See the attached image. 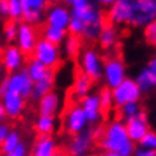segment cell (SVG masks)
Instances as JSON below:
<instances>
[{"mask_svg":"<svg viewBox=\"0 0 156 156\" xmlns=\"http://www.w3.org/2000/svg\"><path fill=\"white\" fill-rule=\"evenodd\" d=\"M77 17L82 21V32H81L80 37L81 40H85L87 42L97 41L101 30L107 24L106 15H105L102 8L97 5L94 2H91V4Z\"/></svg>","mask_w":156,"mask_h":156,"instance_id":"1","label":"cell"},{"mask_svg":"<svg viewBox=\"0 0 156 156\" xmlns=\"http://www.w3.org/2000/svg\"><path fill=\"white\" fill-rule=\"evenodd\" d=\"M130 142L126 124L123 120L115 119L103 126V132L98 139V147L102 151L119 152L123 146Z\"/></svg>","mask_w":156,"mask_h":156,"instance_id":"2","label":"cell"},{"mask_svg":"<svg viewBox=\"0 0 156 156\" xmlns=\"http://www.w3.org/2000/svg\"><path fill=\"white\" fill-rule=\"evenodd\" d=\"M156 20V0H134L130 7L127 24L132 28H146Z\"/></svg>","mask_w":156,"mask_h":156,"instance_id":"3","label":"cell"},{"mask_svg":"<svg viewBox=\"0 0 156 156\" xmlns=\"http://www.w3.org/2000/svg\"><path fill=\"white\" fill-rule=\"evenodd\" d=\"M32 89H33V81L29 78L25 68H23L15 73H9L0 82V97L5 91H13L20 94L23 98L28 99L30 98V94H32Z\"/></svg>","mask_w":156,"mask_h":156,"instance_id":"4","label":"cell"},{"mask_svg":"<svg viewBox=\"0 0 156 156\" xmlns=\"http://www.w3.org/2000/svg\"><path fill=\"white\" fill-rule=\"evenodd\" d=\"M32 57L34 60L40 61L42 65H45L48 69L54 70L61 65L62 61V52L60 49V45L52 44V42L38 38L36 42V46L33 49Z\"/></svg>","mask_w":156,"mask_h":156,"instance_id":"5","label":"cell"},{"mask_svg":"<svg viewBox=\"0 0 156 156\" xmlns=\"http://www.w3.org/2000/svg\"><path fill=\"white\" fill-rule=\"evenodd\" d=\"M80 69L93 82L102 80L103 58L94 48H86L80 53Z\"/></svg>","mask_w":156,"mask_h":156,"instance_id":"6","label":"cell"},{"mask_svg":"<svg viewBox=\"0 0 156 156\" xmlns=\"http://www.w3.org/2000/svg\"><path fill=\"white\" fill-rule=\"evenodd\" d=\"M62 127L66 134L76 135L78 132L83 131L89 127L87 119L85 116V112L78 103H70L62 115Z\"/></svg>","mask_w":156,"mask_h":156,"instance_id":"7","label":"cell"},{"mask_svg":"<svg viewBox=\"0 0 156 156\" xmlns=\"http://www.w3.org/2000/svg\"><path fill=\"white\" fill-rule=\"evenodd\" d=\"M126 77V65L123 60L118 56H112L103 61L102 80L105 86L108 89H114L122 82Z\"/></svg>","mask_w":156,"mask_h":156,"instance_id":"8","label":"cell"},{"mask_svg":"<svg viewBox=\"0 0 156 156\" xmlns=\"http://www.w3.org/2000/svg\"><path fill=\"white\" fill-rule=\"evenodd\" d=\"M111 93L114 106L118 108L128 102H139L143 94L139 86L136 85L135 80H132V78H124L118 86L111 89Z\"/></svg>","mask_w":156,"mask_h":156,"instance_id":"9","label":"cell"},{"mask_svg":"<svg viewBox=\"0 0 156 156\" xmlns=\"http://www.w3.org/2000/svg\"><path fill=\"white\" fill-rule=\"evenodd\" d=\"M20 4L23 9L21 21L34 27L42 25L49 0H20Z\"/></svg>","mask_w":156,"mask_h":156,"instance_id":"10","label":"cell"},{"mask_svg":"<svg viewBox=\"0 0 156 156\" xmlns=\"http://www.w3.org/2000/svg\"><path fill=\"white\" fill-rule=\"evenodd\" d=\"M38 40V32L37 27L30 25L28 23L20 21L19 23L17 36H16V46L21 50L27 58L32 57L33 49L36 46V42Z\"/></svg>","mask_w":156,"mask_h":156,"instance_id":"11","label":"cell"},{"mask_svg":"<svg viewBox=\"0 0 156 156\" xmlns=\"http://www.w3.org/2000/svg\"><path fill=\"white\" fill-rule=\"evenodd\" d=\"M95 143L93 126H89L83 131L73 135L68 143V152L70 156H80L83 154H89Z\"/></svg>","mask_w":156,"mask_h":156,"instance_id":"12","label":"cell"},{"mask_svg":"<svg viewBox=\"0 0 156 156\" xmlns=\"http://www.w3.org/2000/svg\"><path fill=\"white\" fill-rule=\"evenodd\" d=\"M27 57L16 45L7 44L0 50V65L5 69L7 73H15L24 68Z\"/></svg>","mask_w":156,"mask_h":156,"instance_id":"13","label":"cell"},{"mask_svg":"<svg viewBox=\"0 0 156 156\" xmlns=\"http://www.w3.org/2000/svg\"><path fill=\"white\" fill-rule=\"evenodd\" d=\"M72 19L70 9L64 4H49L45 11V24L58 29H68L69 21Z\"/></svg>","mask_w":156,"mask_h":156,"instance_id":"14","label":"cell"},{"mask_svg":"<svg viewBox=\"0 0 156 156\" xmlns=\"http://www.w3.org/2000/svg\"><path fill=\"white\" fill-rule=\"evenodd\" d=\"M124 124H126L128 138L135 144L139 143V140L150 131L148 116H147V112L144 111L143 108L140 110L139 114H136L135 116H132V118H128L124 120Z\"/></svg>","mask_w":156,"mask_h":156,"instance_id":"15","label":"cell"},{"mask_svg":"<svg viewBox=\"0 0 156 156\" xmlns=\"http://www.w3.org/2000/svg\"><path fill=\"white\" fill-rule=\"evenodd\" d=\"M80 105L82 107V110L85 112V116L87 119V123L91 126L99 124L103 116V111L101 108V102H99V97L97 93H89L87 95H85L82 99L80 101Z\"/></svg>","mask_w":156,"mask_h":156,"instance_id":"16","label":"cell"},{"mask_svg":"<svg viewBox=\"0 0 156 156\" xmlns=\"http://www.w3.org/2000/svg\"><path fill=\"white\" fill-rule=\"evenodd\" d=\"M0 102L4 106L5 114L11 119L20 118L21 114L25 110L27 99L23 98L20 94L13 91H5L4 94L0 97Z\"/></svg>","mask_w":156,"mask_h":156,"instance_id":"17","label":"cell"},{"mask_svg":"<svg viewBox=\"0 0 156 156\" xmlns=\"http://www.w3.org/2000/svg\"><path fill=\"white\" fill-rule=\"evenodd\" d=\"M134 0H116L114 4L108 7L106 13V20L111 25H124L127 24L128 13H130V7Z\"/></svg>","mask_w":156,"mask_h":156,"instance_id":"18","label":"cell"},{"mask_svg":"<svg viewBox=\"0 0 156 156\" xmlns=\"http://www.w3.org/2000/svg\"><path fill=\"white\" fill-rule=\"evenodd\" d=\"M61 108V97L56 91H49L37 101L38 115L56 116Z\"/></svg>","mask_w":156,"mask_h":156,"instance_id":"19","label":"cell"},{"mask_svg":"<svg viewBox=\"0 0 156 156\" xmlns=\"http://www.w3.org/2000/svg\"><path fill=\"white\" fill-rule=\"evenodd\" d=\"M54 82H56V74H54V70H49L41 80L33 82V89H32V94H30V99L34 101V102H37L41 97L48 94L49 91H53Z\"/></svg>","mask_w":156,"mask_h":156,"instance_id":"20","label":"cell"},{"mask_svg":"<svg viewBox=\"0 0 156 156\" xmlns=\"http://www.w3.org/2000/svg\"><path fill=\"white\" fill-rule=\"evenodd\" d=\"M57 140L52 135H38L30 156H50L57 151Z\"/></svg>","mask_w":156,"mask_h":156,"instance_id":"21","label":"cell"},{"mask_svg":"<svg viewBox=\"0 0 156 156\" xmlns=\"http://www.w3.org/2000/svg\"><path fill=\"white\" fill-rule=\"evenodd\" d=\"M93 87V81L89 78L86 74H83L82 72H78L74 77L73 81V86H72V97L74 99L81 101L85 95H87L91 91Z\"/></svg>","mask_w":156,"mask_h":156,"instance_id":"22","label":"cell"},{"mask_svg":"<svg viewBox=\"0 0 156 156\" xmlns=\"http://www.w3.org/2000/svg\"><path fill=\"white\" fill-rule=\"evenodd\" d=\"M99 46L105 50H108V49H112L118 45L119 42V30L115 25H111V24H106L101 30L98 38Z\"/></svg>","mask_w":156,"mask_h":156,"instance_id":"23","label":"cell"},{"mask_svg":"<svg viewBox=\"0 0 156 156\" xmlns=\"http://www.w3.org/2000/svg\"><path fill=\"white\" fill-rule=\"evenodd\" d=\"M135 82L142 93H151L156 90V72L150 66H144L135 78Z\"/></svg>","mask_w":156,"mask_h":156,"instance_id":"24","label":"cell"},{"mask_svg":"<svg viewBox=\"0 0 156 156\" xmlns=\"http://www.w3.org/2000/svg\"><path fill=\"white\" fill-rule=\"evenodd\" d=\"M62 45H64V53L68 58H76L77 56H80L82 50V40L80 36H74V34L68 33Z\"/></svg>","mask_w":156,"mask_h":156,"instance_id":"25","label":"cell"},{"mask_svg":"<svg viewBox=\"0 0 156 156\" xmlns=\"http://www.w3.org/2000/svg\"><path fill=\"white\" fill-rule=\"evenodd\" d=\"M57 127L56 116H44L38 115L34 122V130L38 135H52Z\"/></svg>","mask_w":156,"mask_h":156,"instance_id":"26","label":"cell"},{"mask_svg":"<svg viewBox=\"0 0 156 156\" xmlns=\"http://www.w3.org/2000/svg\"><path fill=\"white\" fill-rule=\"evenodd\" d=\"M41 36H42L44 40L52 42V44L62 45L65 37L68 36V30L58 29V28H54V27H50V25L45 24L41 28Z\"/></svg>","mask_w":156,"mask_h":156,"instance_id":"27","label":"cell"},{"mask_svg":"<svg viewBox=\"0 0 156 156\" xmlns=\"http://www.w3.org/2000/svg\"><path fill=\"white\" fill-rule=\"evenodd\" d=\"M25 70H27V73H28L30 80H32L33 82H36V81L41 80V78L44 77L50 69H48L45 65H42L40 61L34 60V58L32 57V58H29V60L27 61Z\"/></svg>","mask_w":156,"mask_h":156,"instance_id":"28","label":"cell"},{"mask_svg":"<svg viewBox=\"0 0 156 156\" xmlns=\"http://www.w3.org/2000/svg\"><path fill=\"white\" fill-rule=\"evenodd\" d=\"M21 142V135L17 130H11L8 136L4 139V142L0 144V152L3 155H8L9 152H12L15 148L19 146V143Z\"/></svg>","mask_w":156,"mask_h":156,"instance_id":"29","label":"cell"},{"mask_svg":"<svg viewBox=\"0 0 156 156\" xmlns=\"http://www.w3.org/2000/svg\"><path fill=\"white\" fill-rule=\"evenodd\" d=\"M19 23L20 21H13L7 19L3 25V37L7 44H12L13 41H16L17 36V29H19Z\"/></svg>","mask_w":156,"mask_h":156,"instance_id":"30","label":"cell"},{"mask_svg":"<svg viewBox=\"0 0 156 156\" xmlns=\"http://www.w3.org/2000/svg\"><path fill=\"white\" fill-rule=\"evenodd\" d=\"M98 97H99V102H101V108H102L103 112H107L110 111L112 106H114V101H112V93H111V89L108 87H102L98 93Z\"/></svg>","mask_w":156,"mask_h":156,"instance_id":"31","label":"cell"},{"mask_svg":"<svg viewBox=\"0 0 156 156\" xmlns=\"http://www.w3.org/2000/svg\"><path fill=\"white\" fill-rule=\"evenodd\" d=\"M140 110H142V106H140L139 102H128V103H124L123 106L119 107V114L124 120H126L128 118L135 116L136 114H139Z\"/></svg>","mask_w":156,"mask_h":156,"instance_id":"32","label":"cell"},{"mask_svg":"<svg viewBox=\"0 0 156 156\" xmlns=\"http://www.w3.org/2000/svg\"><path fill=\"white\" fill-rule=\"evenodd\" d=\"M21 4L20 0H8V11H7V17L13 21H21Z\"/></svg>","mask_w":156,"mask_h":156,"instance_id":"33","label":"cell"},{"mask_svg":"<svg viewBox=\"0 0 156 156\" xmlns=\"http://www.w3.org/2000/svg\"><path fill=\"white\" fill-rule=\"evenodd\" d=\"M143 29H144L143 36H144L146 42L151 46H156V20L152 21L151 24H148L146 28H143Z\"/></svg>","mask_w":156,"mask_h":156,"instance_id":"34","label":"cell"},{"mask_svg":"<svg viewBox=\"0 0 156 156\" xmlns=\"http://www.w3.org/2000/svg\"><path fill=\"white\" fill-rule=\"evenodd\" d=\"M139 147L148 148V150H155L156 151V132L155 131H148L142 139L139 140Z\"/></svg>","mask_w":156,"mask_h":156,"instance_id":"35","label":"cell"},{"mask_svg":"<svg viewBox=\"0 0 156 156\" xmlns=\"http://www.w3.org/2000/svg\"><path fill=\"white\" fill-rule=\"evenodd\" d=\"M68 33L69 34H74V36H81V32H82V21L78 17H73L70 19L69 25H68Z\"/></svg>","mask_w":156,"mask_h":156,"instance_id":"36","label":"cell"},{"mask_svg":"<svg viewBox=\"0 0 156 156\" xmlns=\"http://www.w3.org/2000/svg\"><path fill=\"white\" fill-rule=\"evenodd\" d=\"M7 156H28V146L25 142H20L19 146Z\"/></svg>","mask_w":156,"mask_h":156,"instance_id":"37","label":"cell"},{"mask_svg":"<svg viewBox=\"0 0 156 156\" xmlns=\"http://www.w3.org/2000/svg\"><path fill=\"white\" fill-rule=\"evenodd\" d=\"M135 148H136V146H135V143L134 142H128L126 146H123L122 147V150H120L118 154L120 155V156H134V152H135Z\"/></svg>","mask_w":156,"mask_h":156,"instance_id":"38","label":"cell"},{"mask_svg":"<svg viewBox=\"0 0 156 156\" xmlns=\"http://www.w3.org/2000/svg\"><path fill=\"white\" fill-rule=\"evenodd\" d=\"M11 126L8 123L5 122H0V144H2L3 142H4V139L8 136V134L11 132Z\"/></svg>","mask_w":156,"mask_h":156,"instance_id":"39","label":"cell"},{"mask_svg":"<svg viewBox=\"0 0 156 156\" xmlns=\"http://www.w3.org/2000/svg\"><path fill=\"white\" fill-rule=\"evenodd\" d=\"M134 156H156V151L148 150V148H143V147H136Z\"/></svg>","mask_w":156,"mask_h":156,"instance_id":"40","label":"cell"},{"mask_svg":"<svg viewBox=\"0 0 156 156\" xmlns=\"http://www.w3.org/2000/svg\"><path fill=\"white\" fill-rule=\"evenodd\" d=\"M93 2L99 7H110L111 4H114L116 0H93Z\"/></svg>","mask_w":156,"mask_h":156,"instance_id":"41","label":"cell"},{"mask_svg":"<svg viewBox=\"0 0 156 156\" xmlns=\"http://www.w3.org/2000/svg\"><path fill=\"white\" fill-rule=\"evenodd\" d=\"M97 156H120L118 152H111V151H102L99 152Z\"/></svg>","mask_w":156,"mask_h":156,"instance_id":"42","label":"cell"},{"mask_svg":"<svg viewBox=\"0 0 156 156\" xmlns=\"http://www.w3.org/2000/svg\"><path fill=\"white\" fill-rule=\"evenodd\" d=\"M5 118H7V114H5L4 106H3L2 102H0V122H4Z\"/></svg>","mask_w":156,"mask_h":156,"instance_id":"43","label":"cell"},{"mask_svg":"<svg viewBox=\"0 0 156 156\" xmlns=\"http://www.w3.org/2000/svg\"><path fill=\"white\" fill-rule=\"evenodd\" d=\"M147 66H150L151 69H154L155 72H156V54H155V56H154V57H152L151 60H150V62H148V64H147Z\"/></svg>","mask_w":156,"mask_h":156,"instance_id":"44","label":"cell"},{"mask_svg":"<svg viewBox=\"0 0 156 156\" xmlns=\"http://www.w3.org/2000/svg\"><path fill=\"white\" fill-rule=\"evenodd\" d=\"M61 2H62V4L68 7V5H72V3L74 2V0H61Z\"/></svg>","mask_w":156,"mask_h":156,"instance_id":"45","label":"cell"},{"mask_svg":"<svg viewBox=\"0 0 156 156\" xmlns=\"http://www.w3.org/2000/svg\"><path fill=\"white\" fill-rule=\"evenodd\" d=\"M50 156H64V152H62V151H56V152H53V154L52 155H50Z\"/></svg>","mask_w":156,"mask_h":156,"instance_id":"46","label":"cell"},{"mask_svg":"<svg viewBox=\"0 0 156 156\" xmlns=\"http://www.w3.org/2000/svg\"><path fill=\"white\" fill-rule=\"evenodd\" d=\"M80 156H93V155L89 152V154H83V155H80Z\"/></svg>","mask_w":156,"mask_h":156,"instance_id":"47","label":"cell"},{"mask_svg":"<svg viewBox=\"0 0 156 156\" xmlns=\"http://www.w3.org/2000/svg\"><path fill=\"white\" fill-rule=\"evenodd\" d=\"M3 19V15H2V11H0V20H2Z\"/></svg>","mask_w":156,"mask_h":156,"instance_id":"48","label":"cell"},{"mask_svg":"<svg viewBox=\"0 0 156 156\" xmlns=\"http://www.w3.org/2000/svg\"><path fill=\"white\" fill-rule=\"evenodd\" d=\"M64 156H70V155H64Z\"/></svg>","mask_w":156,"mask_h":156,"instance_id":"49","label":"cell"}]
</instances>
